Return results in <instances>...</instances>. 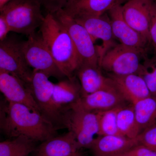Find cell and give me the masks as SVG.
Instances as JSON below:
<instances>
[{
  "label": "cell",
  "instance_id": "cell-19",
  "mask_svg": "<svg viewBox=\"0 0 156 156\" xmlns=\"http://www.w3.org/2000/svg\"><path fill=\"white\" fill-rule=\"evenodd\" d=\"M80 102L90 111H104L124 106L125 100L115 89L100 90L81 96Z\"/></svg>",
  "mask_w": 156,
  "mask_h": 156
},
{
  "label": "cell",
  "instance_id": "cell-28",
  "mask_svg": "<svg viewBox=\"0 0 156 156\" xmlns=\"http://www.w3.org/2000/svg\"><path fill=\"white\" fill-rule=\"evenodd\" d=\"M116 156H156V151L145 146L137 144Z\"/></svg>",
  "mask_w": 156,
  "mask_h": 156
},
{
  "label": "cell",
  "instance_id": "cell-4",
  "mask_svg": "<svg viewBox=\"0 0 156 156\" xmlns=\"http://www.w3.org/2000/svg\"><path fill=\"white\" fill-rule=\"evenodd\" d=\"M80 99L66 109L63 126L74 134L79 148L89 149L99 134L98 115L97 112L84 108Z\"/></svg>",
  "mask_w": 156,
  "mask_h": 156
},
{
  "label": "cell",
  "instance_id": "cell-15",
  "mask_svg": "<svg viewBox=\"0 0 156 156\" xmlns=\"http://www.w3.org/2000/svg\"><path fill=\"white\" fill-rule=\"evenodd\" d=\"M109 77L117 92L132 105L151 96L143 78L138 74L122 76L109 75Z\"/></svg>",
  "mask_w": 156,
  "mask_h": 156
},
{
  "label": "cell",
  "instance_id": "cell-13",
  "mask_svg": "<svg viewBox=\"0 0 156 156\" xmlns=\"http://www.w3.org/2000/svg\"><path fill=\"white\" fill-rule=\"evenodd\" d=\"M0 91L8 102L24 105L40 112L30 88L17 77L0 71Z\"/></svg>",
  "mask_w": 156,
  "mask_h": 156
},
{
  "label": "cell",
  "instance_id": "cell-5",
  "mask_svg": "<svg viewBox=\"0 0 156 156\" xmlns=\"http://www.w3.org/2000/svg\"><path fill=\"white\" fill-rule=\"evenodd\" d=\"M146 53L145 50L117 44L105 54L99 66L111 75L137 74L142 65L141 58H146Z\"/></svg>",
  "mask_w": 156,
  "mask_h": 156
},
{
  "label": "cell",
  "instance_id": "cell-10",
  "mask_svg": "<svg viewBox=\"0 0 156 156\" xmlns=\"http://www.w3.org/2000/svg\"><path fill=\"white\" fill-rule=\"evenodd\" d=\"M107 13L99 17L73 18L86 29L94 44L98 41L100 42L97 49L99 64L105 54L117 44L113 34L110 20Z\"/></svg>",
  "mask_w": 156,
  "mask_h": 156
},
{
  "label": "cell",
  "instance_id": "cell-31",
  "mask_svg": "<svg viewBox=\"0 0 156 156\" xmlns=\"http://www.w3.org/2000/svg\"><path fill=\"white\" fill-rule=\"evenodd\" d=\"M72 156H82V155H81V154L79 151H78L76 153L74 154Z\"/></svg>",
  "mask_w": 156,
  "mask_h": 156
},
{
  "label": "cell",
  "instance_id": "cell-12",
  "mask_svg": "<svg viewBox=\"0 0 156 156\" xmlns=\"http://www.w3.org/2000/svg\"><path fill=\"white\" fill-rule=\"evenodd\" d=\"M113 34L119 44L130 48L146 51L149 44L126 22L122 14V5H118L107 12Z\"/></svg>",
  "mask_w": 156,
  "mask_h": 156
},
{
  "label": "cell",
  "instance_id": "cell-26",
  "mask_svg": "<svg viewBox=\"0 0 156 156\" xmlns=\"http://www.w3.org/2000/svg\"><path fill=\"white\" fill-rule=\"evenodd\" d=\"M138 144L156 151V124L146 128L136 137Z\"/></svg>",
  "mask_w": 156,
  "mask_h": 156
},
{
  "label": "cell",
  "instance_id": "cell-20",
  "mask_svg": "<svg viewBox=\"0 0 156 156\" xmlns=\"http://www.w3.org/2000/svg\"><path fill=\"white\" fill-rule=\"evenodd\" d=\"M53 97L56 106L64 113L67 107L81 97L80 82L74 76L59 81L54 84Z\"/></svg>",
  "mask_w": 156,
  "mask_h": 156
},
{
  "label": "cell",
  "instance_id": "cell-22",
  "mask_svg": "<svg viewBox=\"0 0 156 156\" xmlns=\"http://www.w3.org/2000/svg\"><path fill=\"white\" fill-rule=\"evenodd\" d=\"M35 141L24 136L0 143V156H28L36 150Z\"/></svg>",
  "mask_w": 156,
  "mask_h": 156
},
{
  "label": "cell",
  "instance_id": "cell-2",
  "mask_svg": "<svg viewBox=\"0 0 156 156\" xmlns=\"http://www.w3.org/2000/svg\"><path fill=\"white\" fill-rule=\"evenodd\" d=\"M40 31L61 72L66 77L74 76L81 62L67 30L53 13H50L45 16Z\"/></svg>",
  "mask_w": 156,
  "mask_h": 156
},
{
  "label": "cell",
  "instance_id": "cell-16",
  "mask_svg": "<svg viewBox=\"0 0 156 156\" xmlns=\"http://www.w3.org/2000/svg\"><path fill=\"white\" fill-rule=\"evenodd\" d=\"M76 73L80 85L81 96L100 90L115 89L111 78L103 75L99 66L82 64Z\"/></svg>",
  "mask_w": 156,
  "mask_h": 156
},
{
  "label": "cell",
  "instance_id": "cell-21",
  "mask_svg": "<svg viewBox=\"0 0 156 156\" xmlns=\"http://www.w3.org/2000/svg\"><path fill=\"white\" fill-rule=\"evenodd\" d=\"M132 105L140 132L156 124V97L143 98Z\"/></svg>",
  "mask_w": 156,
  "mask_h": 156
},
{
  "label": "cell",
  "instance_id": "cell-24",
  "mask_svg": "<svg viewBox=\"0 0 156 156\" xmlns=\"http://www.w3.org/2000/svg\"><path fill=\"white\" fill-rule=\"evenodd\" d=\"M120 107H121L108 110L97 112L99 122V131L98 136H121L117 125V114Z\"/></svg>",
  "mask_w": 156,
  "mask_h": 156
},
{
  "label": "cell",
  "instance_id": "cell-14",
  "mask_svg": "<svg viewBox=\"0 0 156 156\" xmlns=\"http://www.w3.org/2000/svg\"><path fill=\"white\" fill-rule=\"evenodd\" d=\"M151 2V0H128L122 5L123 16L126 22L150 44Z\"/></svg>",
  "mask_w": 156,
  "mask_h": 156
},
{
  "label": "cell",
  "instance_id": "cell-25",
  "mask_svg": "<svg viewBox=\"0 0 156 156\" xmlns=\"http://www.w3.org/2000/svg\"><path fill=\"white\" fill-rule=\"evenodd\" d=\"M137 74L143 78L152 96L156 97V58H146Z\"/></svg>",
  "mask_w": 156,
  "mask_h": 156
},
{
  "label": "cell",
  "instance_id": "cell-3",
  "mask_svg": "<svg viewBox=\"0 0 156 156\" xmlns=\"http://www.w3.org/2000/svg\"><path fill=\"white\" fill-rule=\"evenodd\" d=\"M0 9L11 31L28 36L35 33L44 19L37 0H11Z\"/></svg>",
  "mask_w": 156,
  "mask_h": 156
},
{
  "label": "cell",
  "instance_id": "cell-27",
  "mask_svg": "<svg viewBox=\"0 0 156 156\" xmlns=\"http://www.w3.org/2000/svg\"><path fill=\"white\" fill-rule=\"evenodd\" d=\"M149 35L150 44L156 58V0H151Z\"/></svg>",
  "mask_w": 156,
  "mask_h": 156
},
{
  "label": "cell",
  "instance_id": "cell-29",
  "mask_svg": "<svg viewBox=\"0 0 156 156\" xmlns=\"http://www.w3.org/2000/svg\"><path fill=\"white\" fill-rule=\"evenodd\" d=\"M11 31V28L7 20L2 15H0V40L4 41L7 37L9 32Z\"/></svg>",
  "mask_w": 156,
  "mask_h": 156
},
{
  "label": "cell",
  "instance_id": "cell-32",
  "mask_svg": "<svg viewBox=\"0 0 156 156\" xmlns=\"http://www.w3.org/2000/svg\"><path fill=\"white\" fill-rule=\"evenodd\" d=\"M57 1H59V2H60V4H61V3L64 0H57Z\"/></svg>",
  "mask_w": 156,
  "mask_h": 156
},
{
  "label": "cell",
  "instance_id": "cell-1",
  "mask_svg": "<svg viewBox=\"0 0 156 156\" xmlns=\"http://www.w3.org/2000/svg\"><path fill=\"white\" fill-rule=\"evenodd\" d=\"M0 114V128L9 137L24 136L43 142L56 136L57 128L40 112L24 105L6 100L1 104Z\"/></svg>",
  "mask_w": 156,
  "mask_h": 156
},
{
  "label": "cell",
  "instance_id": "cell-7",
  "mask_svg": "<svg viewBox=\"0 0 156 156\" xmlns=\"http://www.w3.org/2000/svg\"><path fill=\"white\" fill-rule=\"evenodd\" d=\"M54 14L68 32L77 52L81 65L99 66L97 49L86 29L75 20L66 14L60 8L55 9Z\"/></svg>",
  "mask_w": 156,
  "mask_h": 156
},
{
  "label": "cell",
  "instance_id": "cell-30",
  "mask_svg": "<svg viewBox=\"0 0 156 156\" xmlns=\"http://www.w3.org/2000/svg\"><path fill=\"white\" fill-rule=\"evenodd\" d=\"M10 1L11 0H0V9L2 8Z\"/></svg>",
  "mask_w": 156,
  "mask_h": 156
},
{
  "label": "cell",
  "instance_id": "cell-18",
  "mask_svg": "<svg viewBox=\"0 0 156 156\" xmlns=\"http://www.w3.org/2000/svg\"><path fill=\"white\" fill-rule=\"evenodd\" d=\"M138 144L136 138L130 139L119 135L98 136L90 149L94 156H116Z\"/></svg>",
  "mask_w": 156,
  "mask_h": 156
},
{
  "label": "cell",
  "instance_id": "cell-6",
  "mask_svg": "<svg viewBox=\"0 0 156 156\" xmlns=\"http://www.w3.org/2000/svg\"><path fill=\"white\" fill-rule=\"evenodd\" d=\"M54 84L44 73L37 70H33L30 87L40 112L58 128L64 127V112L54 102Z\"/></svg>",
  "mask_w": 156,
  "mask_h": 156
},
{
  "label": "cell",
  "instance_id": "cell-8",
  "mask_svg": "<svg viewBox=\"0 0 156 156\" xmlns=\"http://www.w3.org/2000/svg\"><path fill=\"white\" fill-rule=\"evenodd\" d=\"M21 42V48L30 67L50 77L61 79L66 77L59 69L41 36L35 33Z\"/></svg>",
  "mask_w": 156,
  "mask_h": 156
},
{
  "label": "cell",
  "instance_id": "cell-11",
  "mask_svg": "<svg viewBox=\"0 0 156 156\" xmlns=\"http://www.w3.org/2000/svg\"><path fill=\"white\" fill-rule=\"evenodd\" d=\"M126 0H64L58 8L73 18L99 17Z\"/></svg>",
  "mask_w": 156,
  "mask_h": 156
},
{
  "label": "cell",
  "instance_id": "cell-9",
  "mask_svg": "<svg viewBox=\"0 0 156 156\" xmlns=\"http://www.w3.org/2000/svg\"><path fill=\"white\" fill-rule=\"evenodd\" d=\"M26 60L21 43L6 38L0 43V71L17 77L30 88L33 71Z\"/></svg>",
  "mask_w": 156,
  "mask_h": 156
},
{
  "label": "cell",
  "instance_id": "cell-17",
  "mask_svg": "<svg viewBox=\"0 0 156 156\" xmlns=\"http://www.w3.org/2000/svg\"><path fill=\"white\" fill-rule=\"evenodd\" d=\"M79 149L75 136L69 131L42 142L35 150L36 156H72Z\"/></svg>",
  "mask_w": 156,
  "mask_h": 156
},
{
  "label": "cell",
  "instance_id": "cell-23",
  "mask_svg": "<svg viewBox=\"0 0 156 156\" xmlns=\"http://www.w3.org/2000/svg\"><path fill=\"white\" fill-rule=\"evenodd\" d=\"M117 125L121 136L135 139L140 133L133 105L121 107L117 114Z\"/></svg>",
  "mask_w": 156,
  "mask_h": 156
}]
</instances>
